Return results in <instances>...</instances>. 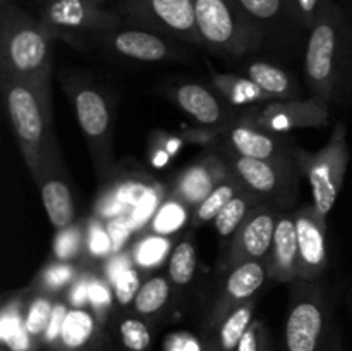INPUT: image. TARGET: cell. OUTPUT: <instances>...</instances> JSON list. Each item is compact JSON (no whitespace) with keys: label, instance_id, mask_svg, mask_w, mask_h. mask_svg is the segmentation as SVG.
<instances>
[{"label":"cell","instance_id":"cell-1","mask_svg":"<svg viewBox=\"0 0 352 351\" xmlns=\"http://www.w3.org/2000/svg\"><path fill=\"white\" fill-rule=\"evenodd\" d=\"M3 103L34 182L52 165L64 164L55 136L50 83L0 79Z\"/></svg>","mask_w":352,"mask_h":351},{"label":"cell","instance_id":"cell-2","mask_svg":"<svg viewBox=\"0 0 352 351\" xmlns=\"http://www.w3.org/2000/svg\"><path fill=\"white\" fill-rule=\"evenodd\" d=\"M305 71L311 96L332 107L352 100V34L329 17L316 21L308 36Z\"/></svg>","mask_w":352,"mask_h":351},{"label":"cell","instance_id":"cell-3","mask_svg":"<svg viewBox=\"0 0 352 351\" xmlns=\"http://www.w3.org/2000/svg\"><path fill=\"white\" fill-rule=\"evenodd\" d=\"M60 83L74 107L76 119L89 147L96 174L98 178H109L116 167L113 117L109 96L93 83L72 74H62Z\"/></svg>","mask_w":352,"mask_h":351},{"label":"cell","instance_id":"cell-4","mask_svg":"<svg viewBox=\"0 0 352 351\" xmlns=\"http://www.w3.org/2000/svg\"><path fill=\"white\" fill-rule=\"evenodd\" d=\"M292 284L284 323V351H325L336 329L330 301L316 282Z\"/></svg>","mask_w":352,"mask_h":351},{"label":"cell","instance_id":"cell-5","mask_svg":"<svg viewBox=\"0 0 352 351\" xmlns=\"http://www.w3.org/2000/svg\"><path fill=\"white\" fill-rule=\"evenodd\" d=\"M298 160L301 172L311 186L313 206L323 219H327L342 189L351 162L346 123H336L332 136L318 151L298 148Z\"/></svg>","mask_w":352,"mask_h":351},{"label":"cell","instance_id":"cell-6","mask_svg":"<svg viewBox=\"0 0 352 351\" xmlns=\"http://www.w3.org/2000/svg\"><path fill=\"white\" fill-rule=\"evenodd\" d=\"M48 30L30 23L3 24L0 40V79L50 83L52 58Z\"/></svg>","mask_w":352,"mask_h":351},{"label":"cell","instance_id":"cell-7","mask_svg":"<svg viewBox=\"0 0 352 351\" xmlns=\"http://www.w3.org/2000/svg\"><path fill=\"white\" fill-rule=\"evenodd\" d=\"M222 153L234 178L243 184L244 189L258 196L265 205H289L298 196L299 176H302L299 160H256L234 153L227 148H223Z\"/></svg>","mask_w":352,"mask_h":351},{"label":"cell","instance_id":"cell-8","mask_svg":"<svg viewBox=\"0 0 352 351\" xmlns=\"http://www.w3.org/2000/svg\"><path fill=\"white\" fill-rule=\"evenodd\" d=\"M270 133L287 134L302 127H323L330 123V107L313 96L302 100H272L267 105H253L241 119Z\"/></svg>","mask_w":352,"mask_h":351},{"label":"cell","instance_id":"cell-9","mask_svg":"<svg viewBox=\"0 0 352 351\" xmlns=\"http://www.w3.org/2000/svg\"><path fill=\"white\" fill-rule=\"evenodd\" d=\"M195 10L201 41L217 54L241 57L253 47V34L237 24L226 0H195Z\"/></svg>","mask_w":352,"mask_h":351},{"label":"cell","instance_id":"cell-10","mask_svg":"<svg viewBox=\"0 0 352 351\" xmlns=\"http://www.w3.org/2000/svg\"><path fill=\"white\" fill-rule=\"evenodd\" d=\"M267 277L268 268L267 262L263 260L243 262L236 267L227 268L222 288L205 313V332L219 326L229 313L244 303L253 301L254 295L260 291Z\"/></svg>","mask_w":352,"mask_h":351},{"label":"cell","instance_id":"cell-11","mask_svg":"<svg viewBox=\"0 0 352 351\" xmlns=\"http://www.w3.org/2000/svg\"><path fill=\"white\" fill-rule=\"evenodd\" d=\"M278 210L272 205H260L248 215L243 226L232 236L229 251L223 258V270L243 262H267L274 244Z\"/></svg>","mask_w":352,"mask_h":351},{"label":"cell","instance_id":"cell-12","mask_svg":"<svg viewBox=\"0 0 352 351\" xmlns=\"http://www.w3.org/2000/svg\"><path fill=\"white\" fill-rule=\"evenodd\" d=\"M299 246V281L316 282L329 265V233L323 219L311 205L299 206L294 212Z\"/></svg>","mask_w":352,"mask_h":351},{"label":"cell","instance_id":"cell-13","mask_svg":"<svg viewBox=\"0 0 352 351\" xmlns=\"http://www.w3.org/2000/svg\"><path fill=\"white\" fill-rule=\"evenodd\" d=\"M223 148L256 160L298 162V147L289 140L287 134L270 133L243 120L229 127Z\"/></svg>","mask_w":352,"mask_h":351},{"label":"cell","instance_id":"cell-14","mask_svg":"<svg viewBox=\"0 0 352 351\" xmlns=\"http://www.w3.org/2000/svg\"><path fill=\"white\" fill-rule=\"evenodd\" d=\"M232 178L229 164L217 153L206 155L196 164L189 165L175 178L168 196L181 200L189 209H196L203 200L226 179Z\"/></svg>","mask_w":352,"mask_h":351},{"label":"cell","instance_id":"cell-15","mask_svg":"<svg viewBox=\"0 0 352 351\" xmlns=\"http://www.w3.org/2000/svg\"><path fill=\"white\" fill-rule=\"evenodd\" d=\"M268 277L277 282L299 281V246L294 213H280L277 217L274 244L267 258Z\"/></svg>","mask_w":352,"mask_h":351},{"label":"cell","instance_id":"cell-16","mask_svg":"<svg viewBox=\"0 0 352 351\" xmlns=\"http://www.w3.org/2000/svg\"><path fill=\"white\" fill-rule=\"evenodd\" d=\"M47 212L54 229L62 231L76 222V209L72 191L67 182V172L64 164L48 167L36 181Z\"/></svg>","mask_w":352,"mask_h":351},{"label":"cell","instance_id":"cell-17","mask_svg":"<svg viewBox=\"0 0 352 351\" xmlns=\"http://www.w3.org/2000/svg\"><path fill=\"white\" fill-rule=\"evenodd\" d=\"M174 100L188 116L201 126L227 124L230 117L229 103L212 89L196 83H186L174 89Z\"/></svg>","mask_w":352,"mask_h":351},{"label":"cell","instance_id":"cell-18","mask_svg":"<svg viewBox=\"0 0 352 351\" xmlns=\"http://www.w3.org/2000/svg\"><path fill=\"white\" fill-rule=\"evenodd\" d=\"M148 12L167 33L203 43L196 26L195 0H148Z\"/></svg>","mask_w":352,"mask_h":351},{"label":"cell","instance_id":"cell-19","mask_svg":"<svg viewBox=\"0 0 352 351\" xmlns=\"http://www.w3.org/2000/svg\"><path fill=\"white\" fill-rule=\"evenodd\" d=\"M109 47L122 57L140 62H160L170 57V47L157 33L124 30L109 38Z\"/></svg>","mask_w":352,"mask_h":351},{"label":"cell","instance_id":"cell-20","mask_svg":"<svg viewBox=\"0 0 352 351\" xmlns=\"http://www.w3.org/2000/svg\"><path fill=\"white\" fill-rule=\"evenodd\" d=\"M105 17L93 10L86 0H60L48 7L47 23L48 31H60V33H79L89 28H98L103 24Z\"/></svg>","mask_w":352,"mask_h":351},{"label":"cell","instance_id":"cell-21","mask_svg":"<svg viewBox=\"0 0 352 351\" xmlns=\"http://www.w3.org/2000/svg\"><path fill=\"white\" fill-rule=\"evenodd\" d=\"M254 308H256L254 299L244 303L243 306L229 313L219 326L205 332L206 337L201 351H237L244 332L254 320Z\"/></svg>","mask_w":352,"mask_h":351},{"label":"cell","instance_id":"cell-22","mask_svg":"<svg viewBox=\"0 0 352 351\" xmlns=\"http://www.w3.org/2000/svg\"><path fill=\"white\" fill-rule=\"evenodd\" d=\"M96 315L86 308H69L60 334L52 348L55 351H89L96 343Z\"/></svg>","mask_w":352,"mask_h":351},{"label":"cell","instance_id":"cell-23","mask_svg":"<svg viewBox=\"0 0 352 351\" xmlns=\"http://www.w3.org/2000/svg\"><path fill=\"white\" fill-rule=\"evenodd\" d=\"M246 76L253 79L274 100L301 98V89H299L298 81L289 72H285L284 69L277 67V65L270 64V62H253L248 67Z\"/></svg>","mask_w":352,"mask_h":351},{"label":"cell","instance_id":"cell-24","mask_svg":"<svg viewBox=\"0 0 352 351\" xmlns=\"http://www.w3.org/2000/svg\"><path fill=\"white\" fill-rule=\"evenodd\" d=\"M212 85L230 107H251L274 100L248 76L212 72Z\"/></svg>","mask_w":352,"mask_h":351},{"label":"cell","instance_id":"cell-25","mask_svg":"<svg viewBox=\"0 0 352 351\" xmlns=\"http://www.w3.org/2000/svg\"><path fill=\"white\" fill-rule=\"evenodd\" d=\"M260 205H265V203L261 202L258 196H254L253 193H250L248 189H241V191L237 193L222 210H220V213L215 217V220H213L219 236H234V234L239 231V227L243 226L244 220L248 219V215Z\"/></svg>","mask_w":352,"mask_h":351},{"label":"cell","instance_id":"cell-26","mask_svg":"<svg viewBox=\"0 0 352 351\" xmlns=\"http://www.w3.org/2000/svg\"><path fill=\"white\" fill-rule=\"evenodd\" d=\"M131 260L134 267L141 272H150L158 268L172 253L170 236H160L155 233H146L134 241L131 248Z\"/></svg>","mask_w":352,"mask_h":351},{"label":"cell","instance_id":"cell-27","mask_svg":"<svg viewBox=\"0 0 352 351\" xmlns=\"http://www.w3.org/2000/svg\"><path fill=\"white\" fill-rule=\"evenodd\" d=\"M170 288L172 282L168 277H164V275L148 277L141 284V289L138 291L136 298H134V312L140 317H146V319L158 315L168 303Z\"/></svg>","mask_w":352,"mask_h":351},{"label":"cell","instance_id":"cell-28","mask_svg":"<svg viewBox=\"0 0 352 351\" xmlns=\"http://www.w3.org/2000/svg\"><path fill=\"white\" fill-rule=\"evenodd\" d=\"M85 272L82 265L78 262H62L54 260L48 265H45L43 270L38 274L36 284L38 291L47 292L54 296L55 292H60L62 289H69V286Z\"/></svg>","mask_w":352,"mask_h":351},{"label":"cell","instance_id":"cell-29","mask_svg":"<svg viewBox=\"0 0 352 351\" xmlns=\"http://www.w3.org/2000/svg\"><path fill=\"white\" fill-rule=\"evenodd\" d=\"M243 189V184L237 181L236 178H229L223 182H220L205 200L199 203L195 209V215H192V226L198 227L206 222H213L215 217L219 215L220 210Z\"/></svg>","mask_w":352,"mask_h":351},{"label":"cell","instance_id":"cell-30","mask_svg":"<svg viewBox=\"0 0 352 351\" xmlns=\"http://www.w3.org/2000/svg\"><path fill=\"white\" fill-rule=\"evenodd\" d=\"M189 210L191 209L186 206L181 200L168 196L167 200H164L153 219L150 220L148 229H150V233L160 234V236H172L188 222Z\"/></svg>","mask_w":352,"mask_h":351},{"label":"cell","instance_id":"cell-31","mask_svg":"<svg viewBox=\"0 0 352 351\" xmlns=\"http://www.w3.org/2000/svg\"><path fill=\"white\" fill-rule=\"evenodd\" d=\"M54 257L62 262H79L86 258V222H74L57 231L54 237Z\"/></svg>","mask_w":352,"mask_h":351},{"label":"cell","instance_id":"cell-32","mask_svg":"<svg viewBox=\"0 0 352 351\" xmlns=\"http://www.w3.org/2000/svg\"><path fill=\"white\" fill-rule=\"evenodd\" d=\"M198 255L192 241L182 240L168 257V279L174 286H188L195 279Z\"/></svg>","mask_w":352,"mask_h":351},{"label":"cell","instance_id":"cell-33","mask_svg":"<svg viewBox=\"0 0 352 351\" xmlns=\"http://www.w3.org/2000/svg\"><path fill=\"white\" fill-rule=\"evenodd\" d=\"M55 305L57 301L52 299V295H47V292H38V296H34L28 303L26 315H24V330L31 339L43 341L48 323L54 315Z\"/></svg>","mask_w":352,"mask_h":351},{"label":"cell","instance_id":"cell-34","mask_svg":"<svg viewBox=\"0 0 352 351\" xmlns=\"http://www.w3.org/2000/svg\"><path fill=\"white\" fill-rule=\"evenodd\" d=\"M112 255L113 244L107 229V222L93 217L86 222V258L109 260Z\"/></svg>","mask_w":352,"mask_h":351},{"label":"cell","instance_id":"cell-35","mask_svg":"<svg viewBox=\"0 0 352 351\" xmlns=\"http://www.w3.org/2000/svg\"><path fill=\"white\" fill-rule=\"evenodd\" d=\"M109 282L112 284L113 298H116V301L120 306L133 305L134 298H136L138 291H140L141 284H143V281H141V270H138L134 267L133 262L124 265Z\"/></svg>","mask_w":352,"mask_h":351},{"label":"cell","instance_id":"cell-36","mask_svg":"<svg viewBox=\"0 0 352 351\" xmlns=\"http://www.w3.org/2000/svg\"><path fill=\"white\" fill-rule=\"evenodd\" d=\"M165 191L160 186L150 184L144 189L143 196L138 200L136 206L129 212L131 220H133L136 231H143L144 227H148L150 220L153 219V215L157 213V210L160 209V205L164 203Z\"/></svg>","mask_w":352,"mask_h":351},{"label":"cell","instance_id":"cell-37","mask_svg":"<svg viewBox=\"0 0 352 351\" xmlns=\"http://www.w3.org/2000/svg\"><path fill=\"white\" fill-rule=\"evenodd\" d=\"M119 337L127 351H148L151 344V332L146 322L136 317H127L119 323Z\"/></svg>","mask_w":352,"mask_h":351},{"label":"cell","instance_id":"cell-38","mask_svg":"<svg viewBox=\"0 0 352 351\" xmlns=\"http://www.w3.org/2000/svg\"><path fill=\"white\" fill-rule=\"evenodd\" d=\"M113 299L116 298H113L112 284L107 281L105 275L91 274V281H89L88 305L91 306V312L95 313L96 319L105 315L107 310L112 306Z\"/></svg>","mask_w":352,"mask_h":351},{"label":"cell","instance_id":"cell-39","mask_svg":"<svg viewBox=\"0 0 352 351\" xmlns=\"http://www.w3.org/2000/svg\"><path fill=\"white\" fill-rule=\"evenodd\" d=\"M270 350V336L263 320L254 319L241 339L237 351H268Z\"/></svg>","mask_w":352,"mask_h":351},{"label":"cell","instance_id":"cell-40","mask_svg":"<svg viewBox=\"0 0 352 351\" xmlns=\"http://www.w3.org/2000/svg\"><path fill=\"white\" fill-rule=\"evenodd\" d=\"M107 229H109L110 240H112L113 244V255L122 253L124 246L127 244L129 237L133 236V233H138L133 220H131L129 213L109 220V222H107Z\"/></svg>","mask_w":352,"mask_h":351},{"label":"cell","instance_id":"cell-41","mask_svg":"<svg viewBox=\"0 0 352 351\" xmlns=\"http://www.w3.org/2000/svg\"><path fill=\"white\" fill-rule=\"evenodd\" d=\"M248 16L258 21H270L280 12L282 0H239Z\"/></svg>","mask_w":352,"mask_h":351},{"label":"cell","instance_id":"cell-42","mask_svg":"<svg viewBox=\"0 0 352 351\" xmlns=\"http://www.w3.org/2000/svg\"><path fill=\"white\" fill-rule=\"evenodd\" d=\"M93 272L86 270L69 286L67 289V305L71 308H85L88 305V295H89V281H91Z\"/></svg>","mask_w":352,"mask_h":351},{"label":"cell","instance_id":"cell-43","mask_svg":"<svg viewBox=\"0 0 352 351\" xmlns=\"http://www.w3.org/2000/svg\"><path fill=\"white\" fill-rule=\"evenodd\" d=\"M232 124H222V126H205L199 127V129H191L186 131L181 134V138L184 140V143H196V145H210L220 136H226L227 131Z\"/></svg>","mask_w":352,"mask_h":351},{"label":"cell","instance_id":"cell-44","mask_svg":"<svg viewBox=\"0 0 352 351\" xmlns=\"http://www.w3.org/2000/svg\"><path fill=\"white\" fill-rule=\"evenodd\" d=\"M318 2L320 0H298V7L299 10H301L305 19H311V17L315 16V10L316 7H318Z\"/></svg>","mask_w":352,"mask_h":351},{"label":"cell","instance_id":"cell-45","mask_svg":"<svg viewBox=\"0 0 352 351\" xmlns=\"http://www.w3.org/2000/svg\"><path fill=\"white\" fill-rule=\"evenodd\" d=\"M325 351H344L342 332H340V329L337 326H336V329H333L332 337H330V343H329V346H327Z\"/></svg>","mask_w":352,"mask_h":351},{"label":"cell","instance_id":"cell-46","mask_svg":"<svg viewBox=\"0 0 352 351\" xmlns=\"http://www.w3.org/2000/svg\"><path fill=\"white\" fill-rule=\"evenodd\" d=\"M50 2H52V3H54V2H60V0H50Z\"/></svg>","mask_w":352,"mask_h":351},{"label":"cell","instance_id":"cell-47","mask_svg":"<svg viewBox=\"0 0 352 351\" xmlns=\"http://www.w3.org/2000/svg\"><path fill=\"white\" fill-rule=\"evenodd\" d=\"M2 351H9V350H7V346H3V348H2Z\"/></svg>","mask_w":352,"mask_h":351},{"label":"cell","instance_id":"cell-48","mask_svg":"<svg viewBox=\"0 0 352 351\" xmlns=\"http://www.w3.org/2000/svg\"><path fill=\"white\" fill-rule=\"evenodd\" d=\"M268 351H270V350H268Z\"/></svg>","mask_w":352,"mask_h":351}]
</instances>
